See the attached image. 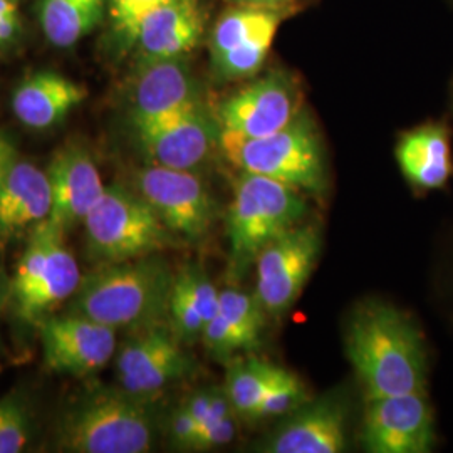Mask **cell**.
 Masks as SVG:
<instances>
[{
	"label": "cell",
	"mask_w": 453,
	"mask_h": 453,
	"mask_svg": "<svg viewBox=\"0 0 453 453\" xmlns=\"http://www.w3.org/2000/svg\"><path fill=\"white\" fill-rule=\"evenodd\" d=\"M46 173L52 192L49 222L63 232L84 222L106 188L96 163L80 145L65 146L58 151Z\"/></svg>",
	"instance_id": "15"
},
{
	"label": "cell",
	"mask_w": 453,
	"mask_h": 453,
	"mask_svg": "<svg viewBox=\"0 0 453 453\" xmlns=\"http://www.w3.org/2000/svg\"><path fill=\"white\" fill-rule=\"evenodd\" d=\"M136 190L175 235L196 242L211 232L217 205L194 170L146 166L136 175Z\"/></svg>",
	"instance_id": "9"
},
{
	"label": "cell",
	"mask_w": 453,
	"mask_h": 453,
	"mask_svg": "<svg viewBox=\"0 0 453 453\" xmlns=\"http://www.w3.org/2000/svg\"><path fill=\"white\" fill-rule=\"evenodd\" d=\"M192 370H194L192 359L183 351L181 344H179L166 355L148 365L142 372L119 380V387L133 396L148 398L170 387L172 383L180 381Z\"/></svg>",
	"instance_id": "24"
},
{
	"label": "cell",
	"mask_w": 453,
	"mask_h": 453,
	"mask_svg": "<svg viewBox=\"0 0 453 453\" xmlns=\"http://www.w3.org/2000/svg\"><path fill=\"white\" fill-rule=\"evenodd\" d=\"M286 17L282 5H234L211 34V73L220 81L254 76L265 63Z\"/></svg>",
	"instance_id": "7"
},
{
	"label": "cell",
	"mask_w": 453,
	"mask_h": 453,
	"mask_svg": "<svg viewBox=\"0 0 453 453\" xmlns=\"http://www.w3.org/2000/svg\"><path fill=\"white\" fill-rule=\"evenodd\" d=\"M86 97L82 84L54 71H37L17 86L12 110L22 125L46 130L61 123Z\"/></svg>",
	"instance_id": "19"
},
{
	"label": "cell",
	"mask_w": 453,
	"mask_h": 453,
	"mask_svg": "<svg viewBox=\"0 0 453 453\" xmlns=\"http://www.w3.org/2000/svg\"><path fill=\"white\" fill-rule=\"evenodd\" d=\"M153 440L155 420L146 398L99 388L69 406L58 425L56 447L71 453H145Z\"/></svg>",
	"instance_id": "3"
},
{
	"label": "cell",
	"mask_w": 453,
	"mask_h": 453,
	"mask_svg": "<svg viewBox=\"0 0 453 453\" xmlns=\"http://www.w3.org/2000/svg\"><path fill=\"white\" fill-rule=\"evenodd\" d=\"M175 275L153 256L101 264L74 292L69 312L118 329H146L168 316Z\"/></svg>",
	"instance_id": "2"
},
{
	"label": "cell",
	"mask_w": 453,
	"mask_h": 453,
	"mask_svg": "<svg viewBox=\"0 0 453 453\" xmlns=\"http://www.w3.org/2000/svg\"><path fill=\"white\" fill-rule=\"evenodd\" d=\"M297 192L279 180L242 172L226 215L234 279H242L267 243L303 220L308 203Z\"/></svg>",
	"instance_id": "4"
},
{
	"label": "cell",
	"mask_w": 453,
	"mask_h": 453,
	"mask_svg": "<svg viewBox=\"0 0 453 453\" xmlns=\"http://www.w3.org/2000/svg\"><path fill=\"white\" fill-rule=\"evenodd\" d=\"M52 192L46 172L12 155L0 188V237L7 239L26 226L46 220Z\"/></svg>",
	"instance_id": "18"
},
{
	"label": "cell",
	"mask_w": 453,
	"mask_h": 453,
	"mask_svg": "<svg viewBox=\"0 0 453 453\" xmlns=\"http://www.w3.org/2000/svg\"><path fill=\"white\" fill-rule=\"evenodd\" d=\"M168 319L173 334L181 344H192L202 340L205 321L198 314L188 297L173 284L168 304Z\"/></svg>",
	"instance_id": "31"
},
{
	"label": "cell",
	"mask_w": 453,
	"mask_h": 453,
	"mask_svg": "<svg viewBox=\"0 0 453 453\" xmlns=\"http://www.w3.org/2000/svg\"><path fill=\"white\" fill-rule=\"evenodd\" d=\"M202 341L211 355L217 359H228L237 351L252 349L242 334L228 323L226 316L219 311L209 323L205 324Z\"/></svg>",
	"instance_id": "30"
},
{
	"label": "cell",
	"mask_w": 453,
	"mask_h": 453,
	"mask_svg": "<svg viewBox=\"0 0 453 453\" xmlns=\"http://www.w3.org/2000/svg\"><path fill=\"white\" fill-rule=\"evenodd\" d=\"M12 155H14L12 146L9 145V143L0 136V188H2V183H4V179H5V172H7V168H9V163H11Z\"/></svg>",
	"instance_id": "36"
},
{
	"label": "cell",
	"mask_w": 453,
	"mask_h": 453,
	"mask_svg": "<svg viewBox=\"0 0 453 453\" xmlns=\"http://www.w3.org/2000/svg\"><path fill=\"white\" fill-rule=\"evenodd\" d=\"M89 257L99 264L140 259L172 247L173 232L138 192L106 187L84 219Z\"/></svg>",
	"instance_id": "6"
},
{
	"label": "cell",
	"mask_w": 453,
	"mask_h": 453,
	"mask_svg": "<svg viewBox=\"0 0 453 453\" xmlns=\"http://www.w3.org/2000/svg\"><path fill=\"white\" fill-rule=\"evenodd\" d=\"M52 226L49 237L48 259L33 286L16 297L17 311L27 321H39L48 311L73 297L81 284L80 265L65 247V232Z\"/></svg>",
	"instance_id": "21"
},
{
	"label": "cell",
	"mask_w": 453,
	"mask_h": 453,
	"mask_svg": "<svg viewBox=\"0 0 453 453\" xmlns=\"http://www.w3.org/2000/svg\"><path fill=\"white\" fill-rule=\"evenodd\" d=\"M41 344L49 370L89 376L103 370L116 353V329L82 314L41 321Z\"/></svg>",
	"instance_id": "13"
},
{
	"label": "cell",
	"mask_w": 453,
	"mask_h": 453,
	"mask_svg": "<svg viewBox=\"0 0 453 453\" xmlns=\"http://www.w3.org/2000/svg\"><path fill=\"white\" fill-rule=\"evenodd\" d=\"M136 138L153 165L195 170L220 145V123L217 114L202 103L179 113L133 125Z\"/></svg>",
	"instance_id": "12"
},
{
	"label": "cell",
	"mask_w": 453,
	"mask_h": 453,
	"mask_svg": "<svg viewBox=\"0 0 453 453\" xmlns=\"http://www.w3.org/2000/svg\"><path fill=\"white\" fill-rule=\"evenodd\" d=\"M203 29L205 12L200 0H177L142 20L131 48L138 65L187 58L198 46Z\"/></svg>",
	"instance_id": "16"
},
{
	"label": "cell",
	"mask_w": 453,
	"mask_h": 453,
	"mask_svg": "<svg viewBox=\"0 0 453 453\" xmlns=\"http://www.w3.org/2000/svg\"><path fill=\"white\" fill-rule=\"evenodd\" d=\"M173 284L188 297V301L194 304L205 324L219 312L220 292L217 291L209 275L205 274L200 267H195V265L183 267L179 274L175 275Z\"/></svg>",
	"instance_id": "29"
},
{
	"label": "cell",
	"mask_w": 453,
	"mask_h": 453,
	"mask_svg": "<svg viewBox=\"0 0 453 453\" xmlns=\"http://www.w3.org/2000/svg\"><path fill=\"white\" fill-rule=\"evenodd\" d=\"M286 372L257 357L239 359L228 366L226 393L235 413L252 418L260 400Z\"/></svg>",
	"instance_id": "23"
},
{
	"label": "cell",
	"mask_w": 453,
	"mask_h": 453,
	"mask_svg": "<svg viewBox=\"0 0 453 453\" xmlns=\"http://www.w3.org/2000/svg\"><path fill=\"white\" fill-rule=\"evenodd\" d=\"M172 2L177 0H106V9L118 39L131 48L142 20Z\"/></svg>",
	"instance_id": "28"
},
{
	"label": "cell",
	"mask_w": 453,
	"mask_h": 453,
	"mask_svg": "<svg viewBox=\"0 0 453 453\" xmlns=\"http://www.w3.org/2000/svg\"><path fill=\"white\" fill-rule=\"evenodd\" d=\"M346 353L366 398L425 393L428 355L420 326L387 303H366L346 327Z\"/></svg>",
	"instance_id": "1"
},
{
	"label": "cell",
	"mask_w": 453,
	"mask_h": 453,
	"mask_svg": "<svg viewBox=\"0 0 453 453\" xmlns=\"http://www.w3.org/2000/svg\"><path fill=\"white\" fill-rule=\"evenodd\" d=\"M396 162L417 190L443 188L453 175L449 130L440 123H426L406 131L396 145Z\"/></svg>",
	"instance_id": "20"
},
{
	"label": "cell",
	"mask_w": 453,
	"mask_h": 453,
	"mask_svg": "<svg viewBox=\"0 0 453 453\" xmlns=\"http://www.w3.org/2000/svg\"><path fill=\"white\" fill-rule=\"evenodd\" d=\"M219 146L242 172L279 180L308 194L326 192L323 146L306 111H301L286 128L260 138L222 131Z\"/></svg>",
	"instance_id": "5"
},
{
	"label": "cell",
	"mask_w": 453,
	"mask_h": 453,
	"mask_svg": "<svg viewBox=\"0 0 453 453\" xmlns=\"http://www.w3.org/2000/svg\"><path fill=\"white\" fill-rule=\"evenodd\" d=\"M346 447V405L331 395L289 415L262 452L340 453Z\"/></svg>",
	"instance_id": "17"
},
{
	"label": "cell",
	"mask_w": 453,
	"mask_h": 453,
	"mask_svg": "<svg viewBox=\"0 0 453 453\" xmlns=\"http://www.w3.org/2000/svg\"><path fill=\"white\" fill-rule=\"evenodd\" d=\"M301 111L296 81L284 71H273L226 97L217 119L222 131L260 138L286 128Z\"/></svg>",
	"instance_id": "11"
},
{
	"label": "cell",
	"mask_w": 453,
	"mask_h": 453,
	"mask_svg": "<svg viewBox=\"0 0 453 453\" xmlns=\"http://www.w3.org/2000/svg\"><path fill=\"white\" fill-rule=\"evenodd\" d=\"M168 434L175 447L194 450L195 438L198 434V421L195 420L190 411L181 405L170 418Z\"/></svg>",
	"instance_id": "33"
},
{
	"label": "cell",
	"mask_w": 453,
	"mask_h": 453,
	"mask_svg": "<svg viewBox=\"0 0 453 453\" xmlns=\"http://www.w3.org/2000/svg\"><path fill=\"white\" fill-rule=\"evenodd\" d=\"M366 400L361 432L366 452L428 453L435 449V417L426 391Z\"/></svg>",
	"instance_id": "10"
},
{
	"label": "cell",
	"mask_w": 453,
	"mask_h": 453,
	"mask_svg": "<svg viewBox=\"0 0 453 453\" xmlns=\"http://www.w3.org/2000/svg\"><path fill=\"white\" fill-rule=\"evenodd\" d=\"M20 33V19L14 0H0V44H11Z\"/></svg>",
	"instance_id": "34"
},
{
	"label": "cell",
	"mask_w": 453,
	"mask_h": 453,
	"mask_svg": "<svg viewBox=\"0 0 453 453\" xmlns=\"http://www.w3.org/2000/svg\"><path fill=\"white\" fill-rule=\"evenodd\" d=\"M321 247L318 226L297 224L260 250L256 297L265 312L282 316L294 306L314 271Z\"/></svg>",
	"instance_id": "8"
},
{
	"label": "cell",
	"mask_w": 453,
	"mask_h": 453,
	"mask_svg": "<svg viewBox=\"0 0 453 453\" xmlns=\"http://www.w3.org/2000/svg\"><path fill=\"white\" fill-rule=\"evenodd\" d=\"M31 415L17 396L0 400V453L22 452L31 440Z\"/></svg>",
	"instance_id": "27"
},
{
	"label": "cell",
	"mask_w": 453,
	"mask_h": 453,
	"mask_svg": "<svg viewBox=\"0 0 453 453\" xmlns=\"http://www.w3.org/2000/svg\"><path fill=\"white\" fill-rule=\"evenodd\" d=\"M232 5H282L289 0H228Z\"/></svg>",
	"instance_id": "37"
},
{
	"label": "cell",
	"mask_w": 453,
	"mask_h": 453,
	"mask_svg": "<svg viewBox=\"0 0 453 453\" xmlns=\"http://www.w3.org/2000/svg\"><path fill=\"white\" fill-rule=\"evenodd\" d=\"M200 84L187 58L138 65L131 125H142L202 104Z\"/></svg>",
	"instance_id": "14"
},
{
	"label": "cell",
	"mask_w": 453,
	"mask_h": 453,
	"mask_svg": "<svg viewBox=\"0 0 453 453\" xmlns=\"http://www.w3.org/2000/svg\"><path fill=\"white\" fill-rule=\"evenodd\" d=\"M237 434L234 417L220 421L198 425V434L195 438L194 450H211L230 443Z\"/></svg>",
	"instance_id": "32"
},
{
	"label": "cell",
	"mask_w": 453,
	"mask_h": 453,
	"mask_svg": "<svg viewBox=\"0 0 453 453\" xmlns=\"http://www.w3.org/2000/svg\"><path fill=\"white\" fill-rule=\"evenodd\" d=\"M306 400H308L306 388L301 383V380L286 370L264 395L252 418L262 420V418L289 417L301 406L306 405Z\"/></svg>",
	"instance_id": "26"
},
{
	"label": "cell",
	"mask_w": 453,
	"mask_h": 453,
	"mask_svg": "<svg viewBox=\"0 0 453 453\" xmlns=\"http://www.w3.org/2000/svg\"><path fill=\"white\" fill-rule=\"evenodd\" d=\"M219 311L242 334L252 349L259 346L265 311L260 306L259 299L256 296L235 289H226L220 292Z\"/></svg>",
	"instance_id": "25"
},
{
	"label": "cell",
	"mask_w": 453,
	"mask_h": 453,
	"mask_svg": "<svg viewBox=\"0 0 453 453\" xmlns=\"http://www.w3.org/2000/svg\"><path fill=\"white\" fill-rule=\"evenodd\" d=\"M106 0H41L39 19L49 42L71 48L103 22Z\"/></svg>",
	"instance_id": "22"
},
{
	"label": "cell",
	"mask_w": 453,
	"mask_h": 453,
	"mask_svg": "<svg viewBox=\"0 0 453 453\" xmlns=\"http://www.w3.org/2000/svg\"><path fill=\"white\" fill-rule=\"evenodd\" d=\"M211 396H213V388L200 389L183 403V406L190 411V415L194 417L195 420L198 421V425L205 420V417L211 410Z\"/></svg>",
	"instance_id": "35"
}]
</instances>
